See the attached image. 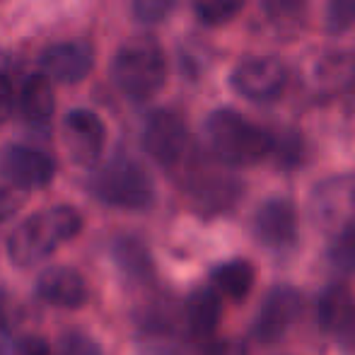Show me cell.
Listing matches in <instances>:
<instances>
[{
  "instance_id": "1",
  "label": "cell",
  "mask_w": 355,
  "mask_h": 355,
  "mask_svg": "<svg viewBox=\"0 0 355 355\" xmlns=\"http://www.w3.org/2000/svg\"><path fill=\"white\" fill-rule=\"evenodd\" d=\"M80 227H83L80 213L71 206H53L39 211L15 227L8 239V254L17 266H34L51 257L63 242L73 239Z\"/></svg>"
},
{
  "instance_id": "2",
  "label": "cell",
  "mask_w": 355,
  "mask_h": 355,
  "mask_svg": "<svg viewBox=\"0 0 355 355\" xmlns=\"http://www.w3.org/2000/svg\"><path fill=\"white\" fill-rule=\"evenodd\" d=\"M208 143L213 155L225 164L244 167L268 157L273 150V136L263 128L249 123L232 109H218L206 121Z\"/></svg>"
},
{
  "instance_id": "3",
  "label": "cell",
  "mask_w": 355,
  "mask_h": 355,
  "mask_svg": "<svg viewBox=\"0 0 355 355\" xmlns=\"http://www.w3.org/2000/svg\"><path fill=\"white\" fill-rule=\"evenodd\" d=\"M167 78L164 53L153 39H133L119 49L112 61V80L128 99H150Z\"/></svg>"
},
{
  "instance_id": "4",
  "label": "cell",
  "mask_w": 355,
  "mask_h": 355,
  "mask_svg": "<svg viewBox=\"0 0 355 355\" xmlns=\"http://www.w3.org/2000/svg\"><path fill=\"white\" fill-rule=\"evenodd\" d=\"M89 191L102 203L123 211H145L155 201L153 179L131 157H116L104 164L89 182Z\"/></svg>"
},
{
  "instance_id": "5",
  "label": "cell",
  "mask_w": 355,
  "mask_h": 355,
  "mask_svg": "<svg viewBox=\"0 0 355 355\" xmlns=\"http://www.w3.org/2000/svg\"><path fill=\"white\" fill-rule=\"evenodd\" d=\"M179 167H182V184L191 196L196 211L206 215L223 213L239 198V191H242L239 182H234L227 174L213 172L201 159H191L187 155V159Z\"/></svg>"
},
{
  "instance_id": "6",
  "label": "cell",
  "mask_w": 355,
  "mask_h": 355,
  "mask_svg": "<svg viewBox=\"0 0 355 355\" xmlns=\"http://www.w3.org/2000/svg\"><path fill=\"white\" fill-rule=\"evenodd\" d=\"M143 148L157 164L177 169L189 155V131L174 112L157 109L145 119Z\"/></svg>"
},
{
  "instance_id": "7",
  "label": "cell",
  "mask_w": 355,
  "mask_h": 355,
  "mask_svg": "<svg viewBox=\"0 0 355 355\" xmlns=\"http://www.w3.org/2000/svg\"><path fill=\"white\" fill-rule=\"evenodd\" d=\"M302 312V297L290 285H276L271 293L263 297L259 314L254 319L252 336L259 343H278L290 331Z\"/></svg>"
},
{
  "instance_id": "8",
  "label": "cell",
  "mask_w": 355,
  "mask_h": 355,
  "mask_svg": "<svg viewBox=\"0 0 355 355\" xmlns=\"http://www.w3.org/2000/svg\"><path fill=\"white\" fill-rule=\"evenodd\" d=\"M285 85H288V71L283 61L273 56L247 58L232 73V87L252 102H271L281 97Z\"/></svg>"
},
{
  "instance_id": "9",
  "label": "cell",
  "mask_w": 355,
  "mask_h": 355,
  "mask_svg": "<svg viewBox=\"0 0 355 355\" xmlns=\"http://www.w3.org/2000/svg\"><path fill=\"white\" fill-rule=\"evenodd\" d=\"M252 232L263 247L290 249L297 242V211L288 198H268L259 206L252 220Z\"/></svg>"
},
{
  "instance_id": "10",
  "label": "cell",
  "mask_w": 355,
  "mask_h": 355,
  "mask_svg": "<svg viewBox=\"0 0 355 355\" xmlns=\"http://www.w3.org/2000/svg\"><path fill=\"white\" fill-rule=\"evenodd\" d=\"M0 174L24 191H32V189H44L46 184H51L53 174H56V164L42 150L10 145L0 155Z\"/></svg>"
},
{
  "instance_id": "11",
  "label": "cell",
  "mask_w": 355,
  "mask_h": 355,
  "mask_svg": "<svg viewBox=\"0 0 355 355\" xmlns=\"http://www.w3.org/2000/svg\"><path fill=\"white\" fill-rule=\"evenodd\" d=\"M63 138L71 153V159L80 167H92L99 159L107 141L102 119L87 109H75L63 121Z\"/></svg>"
},
{
  "instance_id": "12",
  "label": "cell",
  "mask_w": 355,
  "mask_h": 355,
  "mask_svg": "<svg viewBox=\"0 0 355 355\" xmlns=\"http://www.w3.org/2000/svg\"><path fill=\"white\" fill-rule=\"evenodd\" d=\"M37 295L46 304L63 309H80L89 300V288L75 268L51 266L39 276Z\"/></svg>"
},
{
  "instance_id": "13",
  "label": "cell",
  "mask_w": 355,
  "mask_h": 355,
  "mask_svg": "<svg viewBox=\"0 0 355 355\" xmlns=\"http://www.w3.org/2000/svg\"><path fill=\"white\" fill-rule=\"evenodd\" d=\"M94 66V51L85 42H66L46 49L42 56V68L49 78L58 83H80Z\"/></svg>"
},
{
  "instance_id": "14",
  "label": "cell",
  "mask_w": 355,
  "mask_h": 355,
  "mask_svg": "<svg viewBox=\"0 0 355 355\" xmlns=\"http://www.w3.org/2000/svg\"><path fill=\"white\" fill-rule=\"evenodd\" d=\"M184 319H187L189 331L196 338H211L220 327L223 319V300L220 290L215 288H196L187 297L184 304Z\"/></svg>"
},
{
  "instance_id": "15",
  "label": "cell",
  "mask_w": 355,
  "mask_h": 355,
  "mask_svg": "<svg viewBox=\"0 0 355 355\" xmlns=\"http://www.w3.org/2000/svg\"><path fill=\"white\" fill-rule=\"evenodd\" d=\"M112 257H114V261H116L119 271H121L128 281L145 283L153 278L155 263L143 239L133 237V234L116 237L112 244Z\"/></svg>"
},
{
  "instance_id": "16",
  "label": "cell",
  "mask_w": 355,
  "mask_h": 355,
  "mask_svg": "<svg viewBox=\"0 0 355 355\" xmlns=\"http://www.w3.org/2000/svg\"><path fill=\"white\" fill-rule=\"evenodd\" d=\"M254 278H257V273H254V266L247 259L225 261V263H220V266H215L211 273V281L215 288H218L225 297L234 300V302H239V300H244L252 293Z\"/></svg>"
},
{
  "instance_id": "17",
  "label": "cell",
  "mask_w": 355,
  "mask_h": 355,
  "mask_svg": "<svg viewBox=\"0 0 355 355\" xmlns=\"http://www.w3.org/2000/svg\"><path fill=\"white\" fill-rule=\"evenodd\" d=\"M355 297L351 288L343 283H334L319 295L317 302V322L319 329L327 334H336L341 329V324L346 322L348 312H351Z\"/></svg>"
},
{
  "instance_id": "18",
  "label": "cell",
  "mask_w": 355,
  "mask_h": 355,
  "mask_svg": "<svg viewBox=\"0 0 355 355\" xmlns=\"http://www.w3.org/2000/svg\"><path fill=\"white\" fill-rule=\"evenodd\" d=\"M53 109H56V102H53V87L49 78H44V75L29 78L22 89V112L27 121L46 123Z\"/></svg>"
},
{
  "instance_id": "19",
  "label": "cell",
  "mask_w": 355,
  "mask_h": 355,
  "mask_svg": "<svg viewBox=\"0 0 355 355\" xmlns=\"http://www.w3.org/2000/svg\"><path fill=\"white\" fill-rule=\"evenodd\" d=\"M309 0H263V12L268 22L285 32H295L307 15Z\"/></svg>"
},
{
  "instance_id": "20",
  "label": "cell",
  "mask_w": 355,
  "mask_h": 355,
  "mask_svg": "<svg viewBox=\"0 0 355 355\" xmlns=\"http://www.w3.org/2000/svg\"><path fill=\"white\" fill-rule=\"evenodd\" d=\"M247 0H193V12L208 27H218L242 12Z\"/></svg>"
},
{
  "instance_id": "21",
  "label": "cell",
  "mask_w": 355,
  "mask_h": 355,
  "mask_svg": "<svg viewBox=\"0 0 355 355\" xmlns=\"http://www.w3.org/2000/svg\"><path fill=\"white\" fill-rule=\"evenodd\" d=\"M329 263L348 276L355 273V225L341 230L329 244Z\"/></svg>"
},
{
  "instance_id": "22",
  "label": "cell",
  "mask_w": 355,
  "mask_h": 355,
  "mask_svg": "<svg viewBox=\"0 0 355 355\" xmlns=\"http://www.w3.org/2000/svg\"><path fill=\"white\" fill-rule=\"evenodd\" d=\"M273 159L281 169H295L304 157V143L297 131H283L273 136Z\"/></svg>"
},
{
  "instance_id": "23",
  "label": "cell",
  "mask_w": 355,
  "mask_h": 355,
  "mask_svg": "<svg viewBox=\"0 0 355 355\" xmlns=\"http://www.w3.org/2000/svg\"><path fill=\"white\" fill-rule=\"evenodd\" d=\"M355 24V0H329L327 27L329 32L341 34Z\"/></svg>"
},
{
  "instance_id": "24",
  "label": "cell",
  "mask_w": 355,
  "mask_h": 355,
  "mask_svg": "<svg viewBox=\"0 0 355 355\" xmlns=\"http://www.w3.org/2000/svg\"><path fill=\"white\" fill-rule=\"evenodd\" d=\"M53 355H102V348L94 338H89L87 334H66L58 341V346L53 348Z\"/></svg>"
},
{
  "instance_id": "25",
  "label": "cell",
  "mask_w": 355,
  "mask_h": 355,
  "mask_svg": "<svg viewBox=\"0 0 355 355\" xmlns=\"http://www.w3.org/2000/svg\"><path fill=\"white\" fill-rule=\"evenodd\" d=\"M27 201V191L12 184L10 179L0 177V223L10 220Z\"/></svg>"
},
{
  "instance_id": "26",
  "label": "cell",
  "mask_w": 355,
  "mask_h": 355,
  "mask_svg": "<svg viewBox=\"0 0 355 355\" xmlns=\"http://www.w3.org/2000/svg\"><path fill=\"white\" fill-rule=\"evenodd\" d=\"M177 0H133V15L138 22L157 24L174 10Z\"/></svg>"
},
{
  "instance_id": "27",
  "label": "cell",
  "mask_w": 355,
  "mask_h": 355,
  "mask_svg": "<svg viewBox=\"0 0 355 355\" xmlns=\"http://www.w3.org/2000/svg\"><path fill=\"white\" fill-rule=\"evenodd\" d=\"M336 338H338V346L343 348L346 353H355V302L348 312L346 322L341 324V329L336 331Z\"/></svg>"
},
{
  "instance_id": "28",
  "label": "cell",
  "mask_w": 355,
  "mask_h": 355,
  "mask_svg": "<svg viewBox=\"0 0 355 355\" xmlns=\"http://www.w3.org/2000/svg\"><path fill=\"white\" fill-rule=\"evenodd\" d=\"M203 355H249L247 346L242 341H234V338H223V341H213L206 348Z\"/></svg>"
},
{
  "instance_id": "29",
  "label": "cell",
  "mask_w": 355,
  "mask_h": 355,
  "mask_svg": "<svg viewBox=\"0 0 355 355\" xmlns=\"http://www.w3.org/2000/svg\"><path fill=\"white\" fill-rule=\"evenodd\" d=\"M12 102H15L12 85H10V80L0 73V126L8 121L10 112H12Z\"/></svg>"
},
{
  "instance_id": "30",
  "label": "cell",
  "mask_w": 355,
  "mask_h": 355,
  "mask_svg": "<svg viewBox=\"0 0 355 355\" xmlns=\"http://www.w3.org/2000/svg\"><path fill=\"white\" fill-rule=\"evenodd\" d=\"M17 355H53L51 346L39 336H27L17 343Z\"/></svg>"
},
{
  "instance_id": "31",
  "label": "cell",
  "mask_w": 355,
  "mask_h": 355,
  "mask_svg": "<svg viewBox=\"0 0 355 355\" xmlns=\"http://www.w3.org/2000/svg\"><path fill=\"white\" fill-rule=\"evenodd\" d=\"M3 300H0V355H17V343H15V336L10 331L8 322H5L3 314Z\"/></svg>"
},
{
  "instance_id": "32",
  "label": "cell",
  "mask_w": 355,
  "mask_h": 355,
  "mask_svg": "<svg viewBox=\"0 0 355 355\" xmlns=\"http://www.w3.org/2000/svg\"><path fill=\"white\" fill-rule=\"evenodd\" d=\"M353 198H355V184H353Z\"/></svg>"
}]
</instances>
